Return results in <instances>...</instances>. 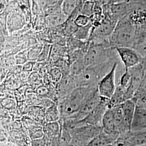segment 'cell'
Masks as SVG:
<instances>
[{
  "mask_svg": "<svg viewBox=\"0 0 146 146\" xmlns=\"http://www.w3.org/2000/svg\"><path fill=\"white\" fill-rule=\"evenodd\" d=\"M137 26L131 20L123 19L118 21L110 37L111 48H134L137 35Z\"/></svg>",
  "mask_w": 146,
  "mask_h": 146,
  "instance_id": "obj_1",
  "label": "cell"
},
{
  "mask_svg": "<svg viewBox=\"0 0 146 146\" xmlns=\"http://www.w3.org/2000/svg\"><path fill=\"white\" fill-rule=\"evenodd\" d=\"M98 88V86L80 87L66 97L58 107L60 114L66 118L78 112L84 100Z\"/></svg>",
  "mask_w": 146,
  "mask_h": 146,
  "instance_id": "obj_2",
  "label": "cell"
},
{
  "mask_svg": "<svg viewBox=\"0 0 146 146\" xmlns=\"http://www.w3.org/2000/svg\"><path fill=\"white\" fill-rule=\"evenodd\" d=\"M113 61L100 64L86 68L84 71L76 78L78 87L98 86L101 79L107 74V70Z\"/></svg>",
  "mask_w": 146,
  "mask_h": 146,
  "instance_id": "obj_3",
  "label": "cell"
},
{
  "mask_svg": "<svg viewBox=\"0 0 146 146\" xmlns=\"http://www.w3.org/2000/svg\"><path fill=\"white\" fill-rule=\"evenodd\" d=\"M114 49L110 44L93 43L84 56V62L86 67L113 61L111 51Z\"/></svg>",
  "mask_w": 146,
  "mask_h": 146,
  "instance_id": "obj_4",
  "label": "cell"
},
{
  "mask_svg": "<svg viewBox=\"0 0 146 146\" xmlns=\"http://www.w3.org/2000/svg\"><path fill=\"white\" fill-rule=\"evenodd\" d=\"M68 131L72 136L73 141L78 146H85L102 132L103 128L100 125H84Z\"/></svg>",
  "mask_w": 146,
  "mask_h": 146,
  "instance_id": "obj_5",
  "label": "cell"
},
{
  "mask_svg": "<svg viewBox=\"0 0 146 146\" xmlns=\"http://www.w3.org/2000/svg\"><path fill=\"white\" fill-rule=\"evenodd\" d=\"M118 63L115 62L110 71L101 79L98 84V90L101 96L110 99L116 88L115 73Z\"/></svg>",
  "mask_w": 146,
  "mask_h": 146,
  "instance_id": "obj_6",
  "label": "cell"
},
{
  "mask_svg": "<svg viewBox=\"0 0 146 146\" xmlns=\"http://www.w3.org/2000/svg\"><path fill=\"white\" fill-rule=\"evenodd\" d=\"M115 146L146 145V129L131 131L120 134L114 143Z\"/></svg>",
  "mask_w": 146,
  "mask_h": 146,
  "instance_id": "obj_7",
  "label": "cell"
},
{
  "mask_svg": "<svg viewBox=\"0 0 146 146\" xmlns=\"http://www.w3.org/2000/svg\"><path fill=\"white\" fill-rule=\"evenodd\" d=\"M109 99L101 96L99 104L93 110L82 120L78 121V126L84 125L102 126V121L104 114L108 107Z\"/></svg>",
  "mask_w": 146,
  "mask_h": 146,
  "instance_id": "obj_8",
  "label": "cell"
},
{
  "mask_svg": "<svg viewBox=\"0 0 146 146\" xmlns=\"http://www.w3.org/2000/svg\"><path fill=\"white\" fill-rule=\"evenodd\" d=\"M125 69H129L141 63L143 56L136 49L131 47H117L115 48Z\"/></svg>",
  "mask_w": 146,
  "mask_h": 146,
  "instance_id": "obj_9",
  "label": "cell"
},
{
  "mask_svg": "<svg viewBox=\"0 0 146 146\" xmlns=\"http://www.w3.org/2000/svg\"><path fill=\"white\" fill-rule=\"evenodd\" d=\"M129 71L131 73V84L125 91V98L127 100L131 99L133 98L146 73L141 63L129 69Z\"/></svg>",
  "mask_w": 146,
  "mask_h": 146,
  "instance_id": "obj_10",
  "label": "cell"
},
{
  "mask_svg": "<svg viewBox=\"0 0 146 146\" xmlns=\"http://www.w3.org/2000/svg\"><path fill=\"white\" fill-rule=\"evenodd\" d=\"M58 92L63 98H66L75 89L78 88L76 78L72 74L63 76L58 83Z\"/></svg>",
  "mask_w": 146,
  "mask_h": 146,
  "instance_id": "obj_11",
  "label": "cell"
},
{
  "mask_svg": "<svg viewBox=\"0 0 146 146\" xmlns=\"http://www.w3.org/2000/svg\"><path fill=\"white\" fill-rule=\"evenodd\" d=\"M103 131L108 134L119 137L120 134L117 131L114 113L111 108H108L106 111L102 121Z\"/></svg>",
  "mask_w": 146,
  "mask_h": 146,
  "instance_id": "obj_12",
  "label": "cell"
},
{
  "mask_svg": "<svg viewBox=\"0 0 146 146\" xmlns=\"http://www.w3.org/2000/svg\"><path fill=\"white\" fill-rule=\"evenodd\" d=\"M146 129V108L136 106L131 125V131Z\"/></svg>",
  "mask_w": 146,
  "mask_h": 146,
  "instance_id": "obj_13",
  "label": "cell"
},
{
  "mask_svg": "<svg viewBox=\"0 0 146 146\" xmlns=\"http://www.w3.org/2000/svg\"><path fill=\"white\" fill-rule=\"evenodd\" d=\"M117 138L116 136L108 134L102 131L85 146H107L110 144H114Z\"/></svg>",
  "mask_w": 146,
  "mask_h": 146,
  "instance_id": "obj_14",
  "label": "cell"
},
{
  "mask_svg": "<svg viewBox=\"0 0 146 146\" xmlns=\"http://www.w3.org/2000/svg\"><path fill=\"white\" fill-rule=\"evenodd\" d=\"M121 107L125 121L131 127V125L136 107V102L132 99L127 100L121 104Z\"/></svg>",
  "mask_w": 146,
  "mask_h": 146,
  "instance_id": "obj_15",
  "label": "cell"
},
{
  "mask_svg": "<svg viewBox=\"0 0 146 146\" xmlns=\"http://www.w3.org/2000/svg\"><path fill=\"white\" fill-rule=\"evenodd\" d=\"M68 16L66 15L62 11L58 13L47 15L46 17V23L49 27H55L59 26L68 20Z\"/></svg>",
  "mask_w": 146,
  "mask_h": 146,
  "instance_id": "obj_16",
  "label": "cell"
},
{
  "mask_svg": "<svg viewBox=\"0 0 146 146\" xmlns=\"http://www.w3.org/2000/svg\"><path fill=\"white\" fill-rule=\"evenodd\" d=\"M126 89L122 87L119 84L116 86L115 92L109 99L108 107L112 108L123 104L127 99L125 98Z\"/></svg>",
  "mask_w": 146,
  "mask_h": 146,
  "instance_id": "obj_17",
  "label": "cell"
},
{
  "mask_svg": "<svg viewBox=\"0 0 146 146\" xmlns=\"http://www.w3.org/2000/svg\"><path fill=\"white\" fill-rule=\"evenodd\" d=\"M44 133L50 139L57 137L60 134V127L58 121L47 122L45 126Z\"/></svg>",
  "mask_w": 146,
  "mask_h": 146,
  "instance_id": "obj_18",
  "label": "cell"
},
{
  "mask_svg": "<svg viewBox=\"0 0 146 146\" xmlns=\"http://www.w3.org/2000/svg\"><path fill=\"white\" fill-rule=\"evenodd\" d=\"M81 3L80 0H63L61 3L62 11L69 17Z\"/></svg>",
  "mask_w": 146,
  "mask_h": 146,
  "instance_id": "obj_19",
  "label": "cell"
},
{
  "mask_svg": "<svg viewBox=\"0 0 146 146\" xmlns=\"http://www.w3.org/2000/svg\"><path fill=\"white\" fill-rule=\"evenodd\" d=\"M93 28V24L90 22L88 25L82 27H79L78 31L73 35L79 40H86L89 39Z\"/></svg>",
  "mask_w": 146,
  "mask_h": 146,
  "instance_id": "obj_20",
  "label": "cell"
},
{
  "mask_svg": "<svg viewBox=\"0 0 146 146\" xmlns=\"http://www.w3.org/2000/svg\"><path fill=\"white\" fill-rule=\"evenodd\" d=\"M87 68L84 62V57L79 58L71 63L70 67L71 74L78 76Z\"/></svg>",
  "mask_w": 146,
  "mask_h": 146,
  "instance_id": "obj_21",
  "label": "cell"
},
{
  "mask_svg": "<svg viewBox=\"0 0 146 146\" xmlns=\"http://www.w3.org/2000/svg\"><path fill=\"white\" fill-rule=\"evenodd\" d=\"M60 114L58 107L56 106H52L47 109L45 118L47 122H56L60 119Z\"/></svg>",
  "mask_w": 146,
  "mask_h": 146,
  "instance_id": "obj_22",
  "label": "cell"
},
{
  "mask_svg": "<svg viewBox=\"0 0 146 146\" xmlns=\"http://www.w3.org/2000/svg\"><path fill=\"white\" fill-rule=\"evenodd\" d=\"M146 98V73L139 88L136 90L132 99L135 102Z\"/></svg>",
  "mask_w": 146,
  "mask_h": 146,
  "instance_id": "obj_23",
  "label": "cell"
},
{
  "mask_svg": "<svg viewBox=\"0 0 146 146\" xmlns=\"http://www.w3.org/2000/svg\"><path fill=\"white\" fill-rule=\"evenodd\" d=\"M95 2L93 1H84L82 5L81 14L90 17L94 14Z\"/></svg>",
  "mask_w": 146,
  "mask_h": 146,
  "instance_id": "obj_24",
  "label": "cell"
},
{
  "mask_svg": "<svg viewBox=\"0 0 146 146\" xmlns=\"http://www.w3.org/2000/svg\"><path fill=\"white\" fill-rule=\"evenodd\" d=\"M72 136L69 131L64 128L60 136L61 146H68L72 141Z\"/></svg>",
  "mask_w": 146,
  "mask_h": 146,
  "instance_id": "obj_25",
  "label": "cell"
},
{
  "mask_svg": "<svg viewBox=\"0 0 146 146\" xmlns=\"http://www.w3.org/2000/svg\"><path fill=\"white\" fill-rule=\"evenodd\" d=\"M131 76L129 69H126L120 78L119 85L123 88L127 89L131 84Z\"/></svg>",
  "mask_w": 146,
  "mask_h": 146,
  "instance_id": "obj_26",
  "label": "cell"
},
{
  "mask_svg": "<svg viewBox=\"0 0 146 146\" xmlns=\"http://www.w3.org/2000/svg\"><path fill=\"white\" fill-rule=\"evenodd\" d=\"M66 26L64 31L68 35H74L78 29V27L76 25L74 20H67L66 22Z\"/></svg>",
  "mask_w": 146,
  "mask_h": 146,
  "instance_id": "obj_27",
  "label": "cell"
},
{
  "mask_svg": "<svg viewBox=\"0 0 146 146\" xmlns=\"http://www.w3.org/2000/svg\"><path fill=\"white\" fill-rule=\"evenodd\" d=\"M50 139L44 134L42 137L33 140L32 146H50Z\"/></svg>",
  "mask_w": 146,
  "mask_h": 146,
  "instance_id": "obj_28",
  "label": "cell"
},
{
  "mask_svg": "<svg viewBox=\"0 0 146 146\" xmlns=\"http://www.w3.org/2000/svg\"><path fill=\"white\" fill-rule=\"evenodd\" d=\"M74 22L78 27H82L88 25L90 22V20L88 16L80 14L75 19Z\"/></svg>",
  "mask_w": 146,
  "mask_h": 146,
  "instance_id": "obj_29",
  "label": "cell"
},
{
  "mask_svg": "<svg viewBox=\"0 0 146 146\" xmlns=\"http://www.w3.org/2000/svg\"><path fill=\"white\" fill-rule=\"evenodd\" d=\"M31 136L33 140H35L43 137L44 134L43 131L41 129H34L31 131Z\"/></svg>",
  "mask_w": 146,
  "mask_h": 146,
  "instance_id": "obj_30",
  "label": "cell"
},
{
  "mask_svg": "<svg viewBox=\"0 0 146 146\" xmlns=\"http://www.w3.org/2000/svg\"><path fill=\"white\" fill-rule=\"evenodd\" d=\"M51 73L52 81L59 83L61 78H62V77H61V73L60 70L59 69H54L52 70Z\"/></svg>",
  "mask_w": 146,
  "mask_h": 146,
  "instance_id": "obj_31",
  "label": "cell"
},
{
  "mask_svg": "<svg viewBox=\"0 0 146 146\" xmlns=\"http://www.w3.org/2000/svg\"><path fill=\"white\" fill-rule=\"evenodd\" d=\"M48 89L44 86H38L36 89V93L40 96H46L48 93Z\"/></svg>",
  "mask_w": 146,
  "mask_h": 146,
  "instance_id": "obj_32",
  "label": "cell"
},
{
  "mask_svg": "<svg viewBox=\"0 0 146 146\" xmlns=\"http://www.w3.org/2000/svg\"><path fill=\"white\" fill-rule=\"evenodd\" d=\"M2 105L4 106L5 108H12L15 106V102L13 100L11 99H6L3 100Z\"/></svg>",
  "mask_w": 146,
  "mask_h": 146,
  "instance_id": "obj_33",
  "label": "cell"
},
{
  "mask_svg": "<svg viewBox=\"0 0 146 146\" xmlns=\"http://www.w3.org/2000/svg\"><path fill=\"white\" fill-rule=\"evenodd\" d=\"M33 62H28L23 66V70L25 72L31 71L33 68Z\"/></svg>",
  "mask_w": 146,
  "mask_h": 146,
  "instance_id": "obj_34",
  "label": "cell"
},
{
  "mask_svg": "<svg viewBox=\"0 0 146 146\" xmlns=\"http://www.w3.org/2000/svg\"><path fill=\"white\" fill-rule=\"evenodd\" d=\"M136 106L146 108V98L138 100L136 102Z\"/></svg>",
  "mask_w": 146,
  "mask_h": 146,
  "instance_id": "obj_35",
  "label": "cell"
},
{
  "mask_svg": "<svg viewBox=\"0 0 146 146\" xmlns=\"http://www.w3.org/2000/svg\"><path fill=\"white\" fill-rule=\"evenodd\" d=\"M141 64L142 65L143 69L145 71V72L146 73V52L144 55L143 56V58H142V62H141Z\"/></svg>",
  "mask_w": 146,
  "mask_h": 146,
  "instance_id": "obj_36",
  "label": "cell"
},
{
  "mask_svg": "<svg viewBox=\"0 0 146 146\" xmlns=\"http://www.w3.org/2000/svg\"><path fill=\"white\" fill-rule=\"evenodd\" d=\"M93 1V2H95L96 0H84V1Z\"/></svg>",
  "mask_w": 146,
  "mask_h": 146,
  "instance_id": "obj_37",
  "label": "cell"
}]
</instances>
